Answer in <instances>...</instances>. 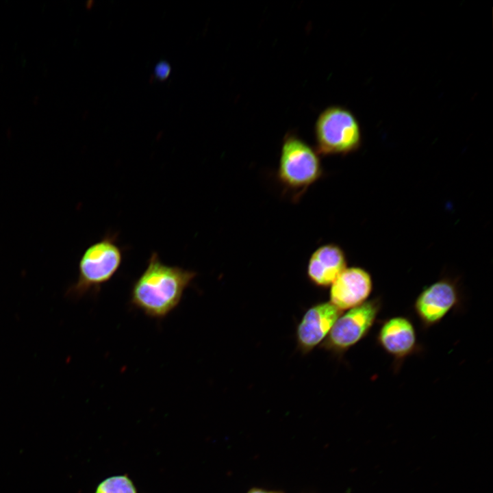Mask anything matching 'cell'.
Segmentation results:
<instances>
[{"label":"cell","mask_w":493,"mask_h":493,"mask_svg":"<svg viewBox=\"0 0 493 493\" xmlns=\"http://www.w3.org/2000/svg\"><path fill=\"white\" fill-rule=\"evenodd\" d=\"M197 274L166 264L157 253L152 252L145 269L132 284L130 304L148 317L162 319L179 305Z\"/></svg>","instance_id":"1"},{"label":"cell","mask_w":493,"mask_h":493,"mask_svg":"<svg viewBox=\"0 0 493 493\" xmlns=\"http://www.w3.org/2000/svg\"><path fill=\"white\" fill-rule=\"evenodd\" d=\"M323 175L318 153L294 132H288L282 141L277 178L294 200Z\"/></svg>","instance_id":"2"},{"label":"cell","mask_w":493,"mask_h":493,"mask_svg":"<svg viewBox=\"0 0 493 493\" xmlns=\"http://www.w3.org/2000/svg\"><path fill=\"white\" fill-rule=\"evenodd\" d=\"M123 259V252L116 236L105 235L83 253L79 261L77 279L68 287L66 295L79 299L88 294L98 293L118 271Z\"/></svg>","instance_id":"3"},{"label":"cell","mask_w":493,"mask_h":493,"mask_svg":"<svg viewBox=\"0 0 493 493\" xmlns=\"http://www.w3.org/2000/svg\"><path fill=\"white\" fill-rule=\"evenodd\" d=\"M314 138L319 155H346L361 147L362 131L351 110L334 105L319 114L314 125Z\"/></svg>","instance_id":"4"},{"label":"cell","mask_w":493,"mask_h":493,"mask_svg":"<svg viewBox=\"0 0 493 493\" xmlns=\"http://www.w3.org/2000/svg\"><path fill=\"white\" fill-rule=\"evenodd\" d=\"M381 307L382 300L377 296L342 314L321 343V347L336 355H343L368 334Z\"/></svg>","instance_id":"5"},{"label":"cell","mask_w":493,"mask_h":493,"mask_svg":"<svg viewBox=\"0 0 493 493\" xmlns=\"http://www.w3.org/2000/svg\"><path fill=\"white\" fill-rule=\"evenodd\" d=\"M455 279L443 277L425 287L416 297L414 309L424 328L439 323L459 302Z\"/></svg>","instance_id":"6"},{"label":"cell","mask_w":493,"mask_h":493,"mask_svg":"<svg viewBox=\"0 0 493 493\" xmlns=\"http://www.w3.org/2000/svg\"><path fill=\"white\" fill-rule=\"evenodd\" d=\"M330 303L343 312L366 302L373 290V280L366 269L346 268L330 286Z\"/></svg>","instance_id":"7"},{"label":"cell","mask_w":493,"mask_h":493,"mask_svg":"<svg viewBox=\"0 0 493 493\" xmlns=\"http://www.w3.org/2000/svg\"><path fill=\"white\" fill-rule=\"evenodd\" d=\"M342 312L330 302L309 307L299 323L296 338L301 352L307 353L322 343Z\"/></svg>","instance_id":"8"},{"label":"cell","mask_w":493,"mask_h":493,"mask_svg":"<svg viewBox=\"0 0 493 493\" xmlns=\"http://www.w3.org/2000/svg\"><path fill=\"white\" fill-rule=\"evenodd\" d=\"M378 345L400 364L417 350L414 325L407 317L398 316L383 320L377 335Z\"/></svg>","instance_id":"9"},{"label":"cell","mask_w":493,"mask_h":493,"mask_svg":"<svg viewBox=\"0 0 493 493\" xmlns=\"http://www.w3.org/2000/svg\"><path fill=\"white\" fill-rule=\"evenodd\" d=\"M346 266L347 258L344 250L336 244H325L310 255L307 277L313 285L326 288L331 285Z\"/></svg>","instance_id":"10"},{"label":"cell","mask_w":493,"mask_h":493,"mask_svg":"<svg viewBox=\"0 0 493 493\" xmlns=\"http://www.w3.org/2000/svg\"><path fill=\"white\" fill-rule=\"evenodd\" d=\"M95 493H137L132 481L127 475L108 477L97 486Z\"/></svg>","instance_id":"11"},{"label":"cell","mask_w":493,"mask_h":493,"mask_svg":"<svg viewBox=\"0 0 493 493\" xmlns=\"http://www.w3.org/2000/svg\"><path fill=\"white\" fill-rule=\"evenodd\" d=\"M171 67L166 60H161L154 68V76L160 81L165 80L170 75Z\"/></svg>","instance_id":"12"},{"label":"cell","mask_w":493,"mask_h":493,"mask_svg":"<svg viewBox=\"0 0 493 493\" xmlns=\"http://www.w3.org/2000/svg\"><path fill=\"white\" fill-rule=\"evenodd\" d=\"M247 493H282L280 492H276V491H267L259 488H253L249 490Z\"/></svg>","instance_id":"13"},{"label":"cell","mask_w":493,"mask_h":493,"mask_svg":"<svg viewBox=\"0 0 493 493\" xmlns=\"http://www.w3.org/2000/svg\"><path fill=\"white\" fill-rule=\"evenodd\" d=\"M39 99H40L39 97H38V96H36V97H34V104H37V103H38V101H39Z\"/></svg>","instance_id":"14"}]
</instances>
